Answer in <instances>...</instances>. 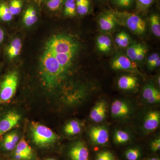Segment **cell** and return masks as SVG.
<instances>
[{
	"label": "cell",
	"mask_w": 160,
	"mask_h": 160,
	"mask_svg": "<svg viewBox=\"0 0 160 160\" xmlns=\"http://www.w3.org/2000/svg\"><path fill=\"white\" fill-rule=\"evenodd\" d=\"M130 111L129 105L124 101L115 100L112 104L111 114L113 117L121 118L126 116Z\"/></svg>",
	"instance_id": "4fadbf2b"
},
{
	"label": "cell",
	"mask_w": 160,
	"mask_h": 160,
	"mask_svg": "<svg viewBox=\"0 0 160 160\" xmlns=\"http://www.w3.org/2000/svg\"><path fill=\"white\" fill-rule=\"evenodd\" d=\"M5 137L10 140L17 145L18 143V142L19 137L17 133H16V132H12L9 133V134L6 135Z\"/></svg>",
	"instance_id": "74e56055"
},
{
	"label": "cell",
	"mask_w": 160,
	"mask_h": 160,
	"mask_svg": "<svg viewBox=\"0 0 160 160\" xmlns=\"http://www.w3.org/2000/svg\"><path fill=\"white\" fill-rule=\"evenodd\" d=\"M148 160H160V159L157 158H152Z\"/></svg>",
	"instance_id": "b9f144b4"
},
{
	"label": "cell",
	"mask_w": 160,
	"mask_h": 160,
	"mask_svg": "<svg viewBox=\"0 0 160 160\" xmlns=\"http://www.w3.org/2000/svg\"></svg>",
	"instance_id": "ee69618b"
},
{
	"label": "cell",
	"mask_w": 160,
	"mask_h": 160,
	"mask_svg": "<svg viewBox=\"0 0 160 160\" xmlns=\"http://www.w3.org/2000/svg\"><path fill=\"white\" fill-rule=\"evenodd\" d=\"M138 79L132 76H122L118 81V86L123 90H129L133 89L138 84Z\"/></svg>",
	"instance_id": "9a60e30c"
},
{
	"label": "cell",
	"mask_w": 160,
	"mask_h": 160,
	"mask_svg": "<svg viewBox=\"0 0 160 160\" xmlns=\"http://www.w3.org/2000/svg\"><path fill=\"white\" fill-rule=\"evenodd\" d=\"M141 155L139 150L138 149H129L126 151L125 156L128 160H137Z\"/></svg>",
	"instance_id": "f546056e"
},
{
	"label": "cell",
	"mask_w": 160,
	"mask_h": 160,
	"mask_svg": "<svg viewBox=\"0 0 160 160\" xmlns=\"http://www.w3.org/2000/svg\"><path fill=\"white\" fill-rule=\"evenodd\" d=\"M130 139V135L123 130H118L115 132L114 140L117 144H123L127 142Z\"/></svg>",
	"instance_id": "484cf974"
},
{
	"label": "cell",
	"mask_w": 160,
	"mask_h": 160,
	"mask_svg": "<svg viewBox=\"0 0 160 160\" xmlns=\"http://www.w3.org/2000/svg\"><path fill=\"white\" fill-rule=\"evenodd\" d=\"M114 12L117 24L127 27L135 34H142L146 32V22L139 16L126 12Z\"/></svg>",
	"instance_id": "277c9868"
},
{
	"label": "cell",
	"mask_w": 160,
	"mask_h": 160,
	"mask_svg": "<svg viewBox=\"0 0 160 160\" xmlns=\"http://www.w3.org/2000/svg\"><path fill=\"white\" fill-rule=\"evenodd\" d=\"M21 119L17 112H9L0 121V138L6 132L16 126Z\"/></svg>",
	"instance_id": "8992f818"
},
{
	"label": "cell",
	"mask_w": 160,
	"mask_h": 160,
	"mask_svg": "<svg viewBox=\"0 0 160 160\" xmlns=\"http://www.w3.org/2000/svg\"><path fill=\"white\" fill-rule=\"evenodd\" d=\"M96 160H116L114 155L109 151H104L99 152Z\"/></svg>",
	"instance_id": "4dcf8cb0"
},
{
	"label": "cell",
	"mask_w": 160,
	"mask_h": 160,
	"mask_svg": "<svg viewBox=\"0 0 160 160\" xmlns=\"http://www.w3.org/2000/svg\"><path fill=\"white\" fill-rule=\"evenodd\" d=\"M134 0H112L115 5L122 8H129L133 3Z\"/></svg>",
	"instance_id": "d6a6232c"
},
{
	"label": "cell",
	"mask_w": 160,
	"mask_h": 160,
	"mask_svg": "<svg viewBox=\"0 0 160 160\" xmlns=\"http://www.w3.org/2000/svg\"><path fill=\"white\" fill-rule=\"evenodd\" d=\"M38 18L36 10L34 7L30 6L26 9L23 15V22L26 26L29 27L37 22Z\"/></svg>",
	"instance_id": "ac0fdd59"
},
{
	"label": "cell",
	"mask_w": 160,
	"mask_h": 160,
	"mask_svg": "<svg viewBox=\"0 0 160 160\" xmlns=\"http://www.w3.org/2000/svg\"><path fill=\"white\" fill-rule=\"evenodd\" d=\"M151 150L153 152H157L160 150V139L158 138L154 140L151 143Z\"/></svg>",
	"instance_id": "ab89813d"
},
{
	"label": "cell",
	"mask_w": 160,
	"mask_h": 160,
	"mask_svg": "<svg viewBox=\"0 0 160 160\" xmlns=\"http://www.w3.org/2000/svg\"><path fill=\"white\" fill-rule=\"evenodd\" d=\"M82 130L81 124L76 120H72L67 123L64 128V131L66 134L74 135L79 133Z\"/></svg>",
	"instance_id": "ffe728a7"
},
{
	"label": "cell",
	"mask_w": 160,
	"mask_h": 160,
	"mask_svg": "<svg viewBox=\"0 0 160 160\" xmlns=\"http://www.w3.org/2000/svg\"><path fill=\"white\" fill-rule=\"evenodd\" d=\"M52 53L57 60L61 67L68 72V71L72 65L73 60L75 55L66 53Z\"/></svg>",
	"instance_id": "2e32d148"
},
{
	"label": "cell",
	"mask_w": 160,
	"mask_h": 160,
	"mask_svg": "<svg viewBox=\"0 0 160 160\" xmlns=\"http://www.w3.org/2000/svg\"><path fill=\"white\" fill-rule=\"evenodd\" d=\"M4 36H5V33L2 28H0V44H1L4 39Z\"/></svg>",
	"instance_id": "60d3db41"
},
{
	"label": "cell",
	"mask_w": 160,
	"mask_h": 160,
	"mask_svg": "<svg viewBox=\"0 0 160 160\" xmlns=\"http://www.w3.org/2000/svg\"><path fill=\"white\" fill-rule=\"evenodd\" d=\"M72 160H89V152L86 144L82 142L74 143L69 150Z\"/></svg>",
	"instance_id": "52a82bcc"
},
{
	"label": "cell",
	"mask_w": 160,
	"mask_h": 160,
	"mask_svg": "<svg viewBox=\"0 0 160 160\" xmlns=\"http://www.w3.org/2000/svg\"><path fill=\"white\" fill-rule=\"evenodd\" d=\"M15 150L25 152L32 156L33 155V150L24 138L21 139L18 143L16 147Z\"/></svg>",
	"instance_id": "83f0119b"
},
{
	"label": "cell",
	"mask_w": 160,
	"mask_h": 160,
	"mask_svg": "<svg viewBox=\"0 0 160 160\" xmlns=\"http://www.w3.org/2000/svg\"><path fill=\"white\" fill-rule=\"evenodd\" d=\"M159 112L152 111L146 115L144 123V128L147 131L156 130L160 124Z\"/></svg>",
	"instance_id": "5bb4252c"
},
{
	"label": "cell",
	"mask_w": 160,
	"mask_h": 160,
	"mask_svg": "<svg viewBox=\"0 0 160 160\" xmlns=\"http://www.w3.org/2000/svg\"><path fill=\"white\" fill-rule=\"evenodd\" d=\"M64 0H49L47 3L48 9L52 11L58 10L64 2Z\"/></svg>",
	"instance_id": "1f68e13d"
},
{
	"label": "cell",
	"mask_w": 160,
	"mask_h": 160,
	"mask_svg": "<svg viewBox=\"0 0 160 160\" xmlns=\"http://www.w3.org/2000/svg\"><path fill=\"white\" fill-rule=\"evenodd\" d=\"M18 73L12 72L5 77L0 85V103L9 102L13 97L18 84Z\"/></svg>",
	"instance_id": "5b68a950"
},
{
	"label": "cell",
	"mask_w": 160,
	"mask_h": 160,
	"mask_svg": "<svg viewBox=\"0 0 160 160\" xmlns=\"http://www.w3.org/2000/svg\"><path fill=\"white\" fill-rule=\"evenodd\" d=\"M130 38L129 35L124 31L118 33L115 38V42L122 48H126L130 43Z\"/></svg>",
	"instance_id": "7402d4cb"
},
{
	"label": "cell",
	"mask_w": 160,
	"mask_h": 160,
	"mask_svg": "<svg viewBox=\"0 0 160 160\" xmlns=\"http://www.w3.org/2000/svg\"><path fill=\"white\" fill-rule=\"evenodd\" d=\"M31 131L33 142L40 147L51 146L59 138L58 136L49 127L38 123H32Z\"/></svg>",
	"instance_id": "3957f363"
},
{
	"label": "cell",
	"mask_w": 160,
	"mask_h": 160,
	"mask_svg": "<svg viewBox=\"0 0 160 160\" xmlns=\"http://www.w3.org/2000/svg\"><path fill=\"white\" fill-rule=\"evenodd\" d=\"M142 97L144 99L150 104L160 102V91L151 84H147L144 87Z\"/></svg>",
	"instance_id": "7c38bea8"
},
{
	"label": "cell",
	"mask_w": 160,
	"mask_h": 160,
	"mask_svg": "<svg viewBox=\"0 0 160 160\" xmlns=\"http://www.w3.org/2000/svg\"><path fill=\"white\" fill-rule=\"evenodd\" d=\"M78 46L77 43L67 36H55L48 41L46 49L52 53H66L76 55Z\"/></svg>",
	"instance_id": "7a4b0ae2"
},
{
	"label": "cell",
	"mask_w": 160,
	"mask_h": 160,
	"mask_svg": "<svg viewBox=\"0 0 160 160\" xmlns=\"http://www.w3.org/2000/svg\"></svg>",
	"instance_id": "f6af8a7d"
},
{
	"label": "cell",
	"mask_w": 160,
	"mask_h": 160,
	"mask_svg": "<svg viewBox=\"0 0 160 160\" xmlns=\"http://www.w3.org/2000/svg\"><path fill=\"white\" fill-rule=\"evenodd\" d=\"M3 146L6 150L7 151H12L15 149L17 144H15L10 140L5 137L3 141Z\"/></svg>",
	"instance_id": "d590c367"
},
{
	"label": "cell",
	"mask_w": 160,
	"mask_h": 160,
	"mask_svg": "<svg viewBox=\"0 0 160 160\" xmlns=\"http://www.w3.org/2000/svg\"><path fill=\"white\" fill-rule=\"evenodd\" d=\"M89 136L92 142L96 145H105L109 141L108 130L104 126L92 127L89 131Z\"/></svg>",
	"instance_id": "ba28073f"
},
{
	"label": "cell",
	"mask_w": 160,
	"mask_h": 160,
	"mask_svg": "<svg viewBox=\"0 0 160 160\" xmlns=\"http://www.w3.org/2000/svg\"><path fill=\"white\" fill-rule=\"evenodd\" d=\"M147 52V49H146V47L144 46H142L138 53L137 56L136 61H142L145 58Z\"/></svg>",
	"instance_id": "f35d334b"
},
{
	"label": "cell",
	"mask_w": 160,
	"mask_h": 160,
	"mask_svg": "<svg viewBox=\"0 0 160 160\" xmlns=\"http://www.w3.org/2000/svg\"><path fill=\"white\" fill-rule=\"evenodd\" d=\"M22 48V41L19 38L12 40L6 50L8 57L10 59L14 58L20 54Z\"/></svg>",
	"instance_id": "e0dca14e"
},
{
	"label": "cell",
	"mask_w": 160,
	"mask_h": 160,
	"mask_svg": "<svg viewBox=\"0 0 160 160\" xmlns=\"http://www.w3.org/2000/svg\"><path fill=\"white\" fill-rule=\"evenodd\" d=\"M138 8L140 10L148 9L152 4L153 0H137Z\"/></svg>",
	"instance_id": "836d02e7"
},
{
	"label": "cell",
	"mask_w": 160,
	"mask_h": 160,
	"mask_svg": "<svg viewBox=\"0 0 160 160\" xmlns=\"http://www.w3.org/2000/svg\"><path fill=\"white\" fill-rule=\"evenodd\" d=\"M112 69L117 70H134L137 66L133 61L126 56L119 55L113 59L111 62Z\"/></svg>",
	"instance_id": "9c48e42d"
},
{
	"label": "cell",
	"mask_w": 160,
	"mask_h": 160,
	"mask_svg": "<svg viewBox=\"0 0 160 160\" xmlns=\"http://www.w3.org/2000/svg\"><path fill=\"white\" fill-rule=\"evenodd\" d=\"M150 26L152 33L158 38L160 37V17L157 14H152L150 18Z\"/></svg>",
	"instance_id": "d4e9b609"
},
{
	"label": "cell",
	"mask_w": 160,
	"mask_h": 160,
	"mask_svg": "<svg viewBox=\"0 0 160 160\" xmlns=\"http://www.w3.org/2000/svg\"><path fill=\"white\" fill-rule=\"evenodd\" d=\"M107 105L104 101L98 102L92 109L90 113V118L96 123L102 122L106 117Z\"/></svg>",
	"instance_id": "8fae6325"
},
{
	"label": "cell",
	"mask_w": 160,
	"mask_h": 160,
	"mask_svg": "<svg viewBox=\"0 0 160 160\" xmlns=\"http://www.w3.org/2000/svg\"><path fill=\"white\" fill-rule=\"evenodd\" d=\"M159 58V55L158 53H153L149 56L148 58V62H147L148 66L149 68L151 69L153 63Z\"/></svg>",
	"instance_id": "8d00e7d4"
},
{
	"label": "cell",
	"mask_w": 160,
	"mask_h": 160,
	"mask_svg": "<svg viewBox=\"0 0 160 160\" xmlns=\"http://www.w3.org/2000/svg\"><path fill=\"white\" fill-rule=\"evenodd\" d=\"M40 66L42 80L48 88H53L58 86L67 73L53 54L46 49L41 58Z\"/></svg>",
	"instance_id": "6da1fadb"
},
{
	"label": "cell",
	"mask_w": 160,
	"mask_h": 160,
	"mask_svg": "<svg viewBox=\"0 0 160 160\" xmlns=\"http://www.w3.org/2000/svg\"><path fill=\"white\" fill-rule=\"evenodd\" d=\"M75 1L77 12L81 16L87 14L90 7L89 0H75Z\"/></svg>",
	"instance_id": "603a6c76"
},
{
	"label": "cell",
	"mask_w": 160,
	"mask_h": 160,
	"mask_svg": "<svg viewBox=\"0 0 160 160\" xmlns=\"http://www.w3.org/2000/svg\"><path fill=\"white\" fill-rule=\"evenodd\" d=\"M14 157L16 160H30L32 158V156L22 152L18 151L15 150L14 153Z\"/></svg>",
	"instance_id": "e575fe53"
},
{
	"label": "cell",
	"mask_w": 160,
	"mask_h": 160,
	"mask_svg": "<svg viewBox=\"0 0 160 160\" xmlns=\"http://www.w3.org/2000/svg\"><path fill=\"white\" fill-rule=\"evenodd\" d=\"M77 13L75 0H66L64 4V14L66 16L74 17Z\"/></svg>",
	"instance_id": "44dd1931"
},
{
	"label": "cell",
	"mask_w": 160,
	"mask_h": 160,
	"mask_svg": "<svg viewBox=\"0 0 160 160\" xmlns=\"http://www.w3.org/2000/svg\"><path fill=\"white\" fill-rule=\"evenodd\" d=\"M46 160H56L54 158H50V159H46Z\"/></svg>",
	"instance_id": "7bdbcfd3"
},
{
	"label": "cell",
	"mask_w": 160,
	"mask_h": 160,
	"mask_svg": "<svg viewBox=\"0 0 160 160\" xmlns=\"http://www.w3.org/2000/svg\"><path fill=\"white\" fill-rule=\"evenodd\" d=\"M98 24L102 31H109L114 29L117 24L114 12L108 11L102 13L99 18Z\"/></svg>",
	"instance_id": "30bf717a"
},
{
	"label": "cell",
	"mask_w": 160,
	"mask_h": 160,
	"mask_svg": "<svg viewBox=\"0 0 160 160\" xmlns=\"http://www.w3.org/2000/svg\"><path fill=\"white\" fill-rule=\"evenodd\" d=\"M8 7L11 14L17 15L22 11V2L21 0H11Z\"/></svg>",
	"instance_id": "f1b7e54d"
},
{
	"label": "cell",
	"mask_w": 160,
	"mask_h": 160,
	"mask_svg": "<svg viewBox=\"0 0 160 160\" xmlns=\"http://www.w3.org/2000/svg\"><path fill=\"white\" fill-rule=\"evenodd\" d=\"M13 16L9 11L8 5L6 2L0 3V20L7 22L11 21Z\"/></svg>",
	"instance_id": "cb8c5ba5"
},
{
	"label": "cell",
	"mask_w": 160,
	"mask_h": 160,
	"mask_svg": "<svg viewBox=\"0 0 160 160\" xmlns=\"http://www.w3.org/2000/svg\"><path fill=\"white\" fill-rule=\"evenodd\" d=\"M98 49L102 52H108L110 51L112 46V42L109 37L101 35L97 39Z\"/></svg>",
	"instance_id": "d6986e66"
},
{
	"label": "cell",
	"mask_w": 160,
	"mask_h": 160,
	"mask_svg": "<svg viewBox=\"0 0 160 160\" xmlns=\"http://www.w3.org/2000/svg\"><path fill=\"white\" fill-rule=\"evenodd\" d=\"M142 46L143 45L141 44L134 43L129 46L126 51L128 58L132 61H136L137 56L138 53Z\"/></svg>",
	"instance_id": "4316f807"
}]
</instances>
